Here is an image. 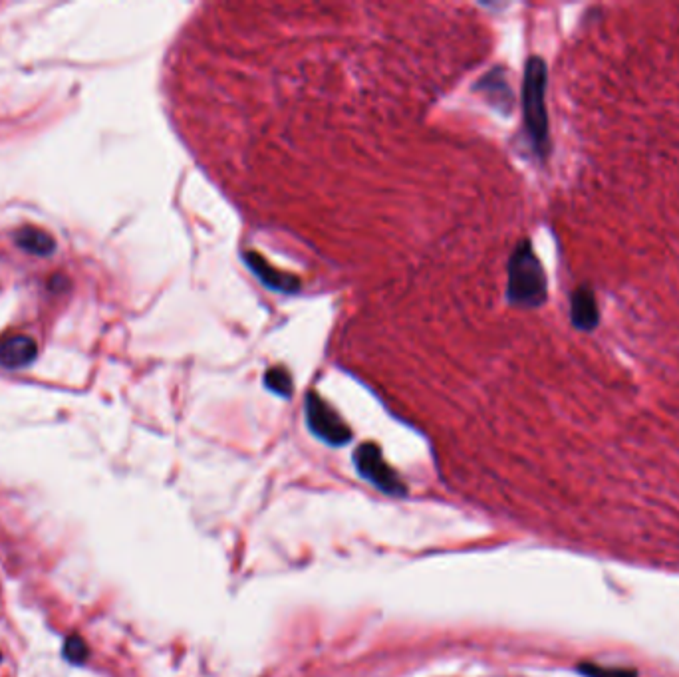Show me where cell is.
<instances>
[{
    "mask_svg": "<svg viewBox=\"0 0 679 677\" xmlns=\"http://www.w3.org/2000/svg\"><path fill=\"white\" fill-rule=\"evenodd\" d=\"M546 64L541 56H531L525 64L523 78V120L525 132L539 159L550 155V128L546 112Z\"/></svg>",
    "mask_w": 679,
    "mask_h": 677,
    "instance_id": "cell-1",
    "label": "cell"
},
{
    "mask_svg": "<svg viewBox=\"0 0 679 677\" xmlns=\"http://www.w3.org/2000/svg\"><path fill=\"white\" fill-rule=\"evenodd\" d=\"M548 282L543 265L531 245V241L523 239L511 259H509V282H507V298L515 306L523 308H539L546 302Z\"/></svg>",
    "mask_w": 679,
    "mask_h": 677,
    "instance_id": "cell-2",
    "label": "cell"
},
{
    "mask_svg": "<svg viewBox=\"0 0 679 677\" xmlns=\"http://www.w3.org/2000/svg\"><path fill=\"white\" fill-rule=\"evenodd\" d=\"M308 429L328 445L340 447L352 441V429L318 392H308L304 400Z\"/></svg>",
    "mask_w": 679,
    "mask_h": 677,
    "instance_id": "cell-3",
    "label": "cell"
},
{
    "mask_svg": "<svg viewBox=\"0 0 679 677\" xmlns=\"http://www.w3.org/2000/svg\"><path fill=\"white\" fill-rule=\"evenodd\" d=\"M354 463L358 473L370 481L374 487H378L380 491L392 495V497H404L408 493L404 481L400 479V475L386 463L382 449L376 443H362L356 453H354Z\"/></svg>",
    "mask_w": 679,
    "mask_h": 677,
    "instance_id": "cell-4",
    "label": "cell"
},
{
    "mask_svg": "<svg viewBox=\"0 0 679 677\" xmlns=\"http://www.w3.org/2000/svg\"><path fill=\"white\" fill-rule=\"evenodd\" d=\"M243 261L247 263V267L251 272L271 290H276L280 294H296L302 288V282L296 274H288V272L278 271L274 269L271 263L255 251H247L243 253Z\"/></svg>",
    "mask_w": 679,
    "mask_h": 677,
    "instance_id": "cell-5",
    "label": "cell"
},
{
    "mask_svg": "<svg viewBox=\"0 0 679 677\" xmlns=\"http://www.w3.org/2000/svg\"><path fill=\"white\" fill-rule=\"evenodd\" d=\"M570 320L576 330L592 332L600 324V310L590 286H578L570 296Z\"/></svg>",
    "mask_w": 679,
    "mask_h": 677,
    "instance_id": "cell-6",
    "label": "cell"
},
{
    "mask_svg": "<svg viewBox=\"0 0 679 677\" xmlns=\"http://www.w3.org/2000/svg\"><path fill=\"white\" fill-rule=\"evenodd\" d=\"M36 342L28 336H14L0 344V366L8 370L26 368L36 358Z\"/></svg>",
    "mask_w": 679,
    "mask_h": 677,
    "instance_id": "cell-7",
    "label": "cell"
},
{
    "mask_svg": "<svg viewBox=\"0 0 679 677\" xmlns=\"http://www.w3.org/2000/svg\"><path fill=\"white\" fill-rule=\"evenodd\" d=\"M503 74H505L503 68H495L485 78H481V82L477 84V90H481L495 108L509 114V110L513 108V94Z\"/></svg>",
    "mask_w": 679,
    "mask_h": 677,
    "instance_id": "cell-8",
    "label": "cell"
},
{
    "mask_svg": "<svg viewBox=\"0 0 679 677\" xmlns=\"http://www.w3.org/2000/svg\"><path fill=\"white\" fill-rule=\"evenodd\" d=\"M16 243H18L20 249H24L30 255H36V257H48L56 249L54 239L48 233H44L36 227L20 229L16 233Z\"/></svg>",
    "mask_w": 679,
    "mask_h": 677,
    "instance_id": "cell-9",
    "label": "cell"
},
{
    "mask_svg": "<svg viewBox=\"0 0 679 677\" xmlns=\"http://www.w3.org/2000/svg\"><path fill=\"white\" fill-rule=\"evenodd\" d=\"M265 386L267 390H271L272 394L280 396V398H290L294 392L292 386V376L286 368L282 366H272L265 374Z\"/></svg>",
    "mask_w": 679,
    "mask_h": 677,
    "instance_id": "cell-10",
    "label": "cell"
},
{
    "mask_svg": "<svg viewBox=\"0 0 679 677\" xmlns=\"http://www.w3.org/2000/svg\"><path fill=\"white\" fill-rule=\"evenodd\" d=\"M62 656L66 662H70L72 666H84L88 656H90V648L86 644V640L78 634H72L64 640L62 646Z\"/></svg>",
    "mask_w": 679,
    "mask_h": 677,
    "instance_id": "cell-11",
    "label": "cell"
},
{
    "mask_svg": "<svg viewBox=\"0 0 679 677\" xmlns=\"http://www.w3.org/2000/svg\"><path fill=\"white\" fill-rule=\"evenodd\" d=\"M580 672L586 677H636L634 672H624V670H608L600 666H580Z\"/></svg>",
    "mask_w": 679,
    "mask_h": 677,
    "instance_id": "cell-12",
    "label": "cell"
}]
</instances>
